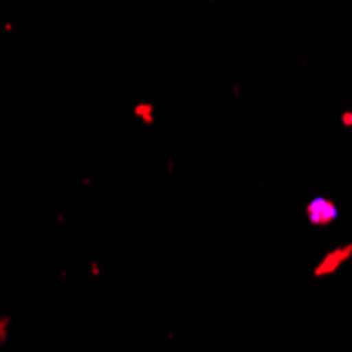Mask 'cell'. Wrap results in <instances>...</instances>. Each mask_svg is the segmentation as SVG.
Segmentation results:
<instances>
[{"instance_id": "6da1fadb", "label": "cell", "mask_w": 352, "mask_h": 352, "mask_svg": "<svg viewBox=\"0 0 352 352\" xmlns=\"http://www.w3.org/2000/svg\"><path fill=\"white\" fill-rule=\"evenodd\" d=\"M304 217L312 228H329L340 219V207L329 197H314L304 205Z\"/></svg>"}, {"instance_id": "7a4b0ae2", "label": "cell", "mask_w": 352, "mask_h": 352, "mask_svg": "<svg viewBox=\"0 0 352 352\" xmlns=\"http://www.w3.org/2000/svg\"><path fill=\"white\" fill-rule=\"evenodd\" d=\"M352 260V243H344V245H338L333 249H329L318 264L314 266L312 270V276L314 278H325V276H331L336 274L338 270H342L348 262Z\"/></svg>"}, {"instance_id": "3957f363", "label": "cell", "mask_w": 352, "mask_h": 352, "mask_svg": "<svg viewBox=\"0 0 352 352\" xmlns=\"http://www.w3.org/2000/svg\"><path fill=\"white\" fill-rule=\"evenodd\" d=\"M154 110H156V108H154L152 104H144V102H140V104H135L133 114H135V118H140L144 124H154V120H156Z\"/></svg>"}, {"instance_id": "277c9868", "label": "cell", "mask_w": 352, "mask_h": 352, "mask_svg": "<svg viewBox=\"0 0 352 352\" xmlns=\"http://www.w3.org/2000/svg\"><path fill=\"white\" fill-rule=\"evenodd\" d=\"M342 122H344V126H352V112H344Z\"/></svg>"}]
</instances>
